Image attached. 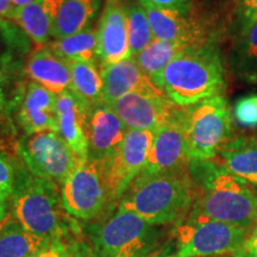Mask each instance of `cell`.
Masks as SVG:
<instances>
[{"instance_id":"obj_20","label":"cell","mask_w":257,"mask_h":257,"mask_svg":"<svg viewBox=\"0 0 257 257\" xmlns=\"http://www.w3.org/2000/svg\"><path fill=\"white\" fill-rule=\"evenodd\" d=\"M27 73L32 82L56 95L72 89L68 62L55 55L48 47L42 48L29 59Z\"/></svg>"},{"instance_id":"obj_40","label":"cell","mask_w":257,"mask_h":257,"mask_svg":"<svg viewBox=\"0 0 257 257\" xmlns=\"http://www.w3.org/2000/svg\"><path fill=\"white\" fill-rule=\"evenodd\" d=\"M219 257H239L238 253H236V255H225V256H219Z\"/></svg>"},{"instance_id":"obj_26","label":"cell","mask_w":257,"mask_h":257,"mask_svg":"<svg viewBox=\"0 0 257 257\" xmlns=\"http://www.w3.org/2000/svg\"><path fill=\"white\" fill-rule=\"evenodd\" d=\"M233 67L240 78L257 82V21L242 25L233 51Z\"/></svg>"},{"instance_id":"obj_31","label":"cell","mask_w":257,"mask_h":257,"mask_svg":"<svg viewBox=\"0 0 257 257\" xmlns=\"http://www.w3.org/2000/svg\"><path fill=\"white\" fill-rule=\"evenodd\" d=\"M16 170L15 163L6 154L0 152V204H6L11 198L15 188Z\"/></svg>"},{"instance_id":"obj_6","label":"cell","mask_w":257,"mask_h":257,"mask_svg":"<svg viewBox=\"0 0 257 257\" xmlns=\"http://www.w3.org/2000/svg\"><path fill=\"white\" fill-rule=\"evenodd\" d=\"M186 149L191 162L216 161L232 136V114L223 95L182 108Z\"/></svg>"},{"instance_id":"obj_2","label":"cell","mask_w":257,"mask_h":257,"mask_svg":"<svg viewBox=\"0 0 257 257\" xmlns=\"http://www.w3.org/2000/svg\"><path fill=\"white\" fill-rule=\"evenodd\" d=\"M199 195L191 169L140 175L120 198L118 206L150 224L176 225L189 216Z\"/></svg>"},{"instance_id":"obj_15","label":"cell","mask_w":257,"mask_h":257,"mask_svg":"<svg viewBox=\"0 0 257 257\" xmlns=\"http://www.w3.org/2000/svg\"><path fill=\"white\" fill-rule=\"evenodd\" d=\"M98 57L104 66L133 57L128 47L126 16L120 0H106L98 29Z\"/></svg>"},{"instance_id":"obj_18","label":"cell","mask_w":257,"mask_h":257,"mask_svg":"<svg viewBox=\"0 0 257 257\" xmlns=\"http://www.w3.org/2000/svg\"><path fill=\"white\" fill-rule=\"evenodd\" d=\"M57 95L37 83L28 86L19 110V121L28 136L47 131H59Z\"/></svg>"},{"instance_id":"obj_1","label":"cell","mask_w":257,"mask_h":257,"mask_svg":"<svg viewBox=\"0 0 257 257\" xmlns=\"http://www.w3.org/2000/svg\"><path fill=\"white\" fill-rule=\"evenodd\" d=\"M199 195L189 216L251 231L257 225V191L216 161L191 162Z\"/></svg>"},{"instance_id":"obj_8","label":"cell","mask_w":257,"mask_h":257,"mask_svg":"<svg viewBox=\"0 0 257 257\" xmlns=\"http://www.w3.org/2000/svg\"><path fill=\"white\" fill-rule=\"evenodd\" d=\"M64 210L72 218L92 220L111 204L104 161H80L60 188Z\"/></svg>"},{"instance_id":"obj_5","label":"cell","mask_w":257,"mask_h":257,"mask_svg":"<svg viewBox=\"0 0 257 257\" xmlns=\"http://www.w3.org/2000/svg\"><path fill=\"white\" fill-rule=\"evenodd\" d=\"M250 231L230 224L188 216L174 225L161 257H219L245 249Z\"/></svg>"},{"instance_id":"obj_16","label":"cell","mask_w":257,"mask_h":257,"mask_svg":"<svg viewBox=\"0 0 257 257\" xmlns=\"http://www.w3.org/2000/svg\"><path fill=\"white\" fill-rule=\"evenodd\" d=\"M127 128L111 106L91 108L88 117V157L105 161L114 155L123 143Z\"/></svg>"},{"instance_id":"obj_4","label":"cell","mask_w":257,"mask_h":257,"mask_svg":"<svg viewBox=\"0 0 257 257\" xmlns=\"http://www.w3.org/2000/svg\"><path fill=\"white\" fill-rule=\"evenodd\" d=\"M10 199L14 220L32 233L51 239L76 231L72 217L64 210L57 185L34 175L27 167L17 172Z\"/></svg>"},{"instance_id":"obj_27","label":"cell","mask_w":257,"mask_h":257,"mask_svg":"<svg viewBox=\"0 0 257 257\" xmlns=\"http://www.w3.org/2000/svg\"><path fill=\"white\" fill-rule=\"evenodd\" d=\"M188 46L176 42H165L154 40L146 49L135 56L140 68L154 79L162 72L168 64L179 56L182 51L188 49Z\"/></svg>"},{"instance_id":"obj_37","label":"cell","mask_w":257,"mask_h":257,"mask_svg":"<svg viewBox=\"0 0 257 257\" xmlns=\"http://www.w3.org/2000/svg\"><path fill=\"white\" fill-rule=\"evenodd\" d=\"M36 2V0H12V5H14V9H19V8H24L31 3Z\"/></svg>"},{"instance_id":"obj_22","label":"cell","mask_w":257,"mask_h":257,"mask_svg":"<svg viewBox=\"0 0 257 257\" xmlns=\"http://www.w3.org/2000/svg\"><path fill=\"white\" fill-rule=\"evenodd\" d=\"M102 4L104 0H63L53 37L61 40L89 28L100 12Z\"/></svg>"},{"instance_id":"obj_44","label":"cell","mask_w":257,"mask_h":257,"mask_svg":"<svg viewBox=\"0 0 257 257\" xmlns=\"http://www.w3.org/2000/svg\"><path fill=\"white\" fill-rule=\"evenodd\" d=\"M251 255H252V253H251ZM253 256V255H252ZM253 257H256V256H253Z\"/></svg>"},{"instance_id":"obj_13","label":"cell","mask_w":257,"mask_h":257,"mask_svg":"<svg viewBox=\"0 0 257 257\" xmlns=\"http://www.w3.org/2000/svg\"><path fill=\"white\" fill-rule=\"evenodd\" d=\"M146 10L154 40L176 42L188 47H199L206 43V35L198 22L189 17L188 11L157 8L142 3Z\"/></svg>"},{"instance_id":"obj_43","label":"cell","mask_w":257,"mask_h":257,"mask_svg":"<svg viewBox=\"0 0 257 257\" xmlns=\"http://www.w3.org/2000/svg\"><path fill=\"white\" fill-rule=\"evenodd\" d=\"M2 225H3V223H2V224H0V227H2Z\"/></svg>"},{"instance_id":"obj_34","label":"cell","mask_w":257,"mask_h":257,"mask_svg":"<svg viewBox=\"0 0 257 257\" xmlns=\"http://www.w3.org/2000/svg\"><path fill=\"white\" fill-rule=\"evenodd\" d=\"M245 250L257 257V225L255 229L251 231V233H250L248 240H246Z\"/></svg>"},{"instance_id":"obj_25","label":"cell","mask_w":257,"mask_h":257,"mask_svg":"<svg viewBox=\"0 0 257 257\" xmlns=\"http://www.w3.org/2000/svg\"><path fill=\"white\" fill-rule=\"evenodd\" d=\"M48 48L55 55L66 61L94 62L98 56V30L89 27L72 36L51 42Z\"/></svg>"},{"instance_id":"obj_21","label":"cell","mask_w":257,"mask_h":257,"mask_svg":"<svg viewBox=\"0 0 257 257\" xmlns=\"http://www.w3.org/2000/svg\"><path fill=\"white\" fill-rule=\"evenodd\" d=\"M217 159L216 162L233 175L257 186V136L231 138Z\"/></svg>"},{"instance_id":"obj_9","label":"cell","mask_w":257,"mask_h":257,"mask_svg":"<svg viewBox=\"0 0 257 257\" xmlns=\"http://www.w3.org/2000/svg\"><path fill=\"white\" fill-rule=\"evenodd\" d=\"M18 150L32 174L60 186L81 161L55 131L30 135Z\"/></svg>"},{"instance_id":"obj_32","label":"cell","mask_w":257,"mask_h":257,"mask_svg":"<svg viewBox=\"0 0 257 257\" xmlns=\"http://www.w3.org/2000/svg\"><path fill=\"white\" fill-rule=\"evenodd\" d=\"M238 14L243 25L255 21L257 16V0H240Z\"/></svg>"},{"instance_id":"obj_39","label":"cell","mask_w":257,"mask_h":257,"mask_svg":"<svg viewBox=\"0 0 257 257\" xmlns=\"http://www.w3.org/2000/svg\"><path fill=\"white\" fill-rule=\"evenodd\" d=\"M238 256H239V257H253V256L251 255V253L246 251L245 249L242 250V251H240V252H238Z\"/></svg>"},{"instance_id":"obj_24","label":"cell","mask_w":257,"mask_h":257,"mask_svg":"<svg viewBox=\"0 0 257 257\" xmlns=\"http://www.w3.org/2000/svg\"><path fill=\"white\" fill-rule=\"evenodd\" d=\"M67 62L72 75V91L89 108L102 104V78L95 62L76 60Z\"/></svg>"},{"instance_id":"obj_11","label":"cell","mask_w":257,"mask_h":257,"mask_svg":"<svg viewBox=\"0 0 257 257\" xmlns=\"http://www.w3.org/2000/svg\"><path fill=\"white\" fill-rule=\"evenodd\" d=\"M191 161L186 149V137L182 110L174 113L154 133V141L146 168L141 175H155L162 173L187 169Z\"/></svg>"},{"instance_id":"obj_35","label":"cell","mask_w":257,"mask_h":257,"mask_svg":"<svg viewBox=\"0 0 257 257\" xmlns=\"http://www.w3.org/2000/svg\"><path fill=\"white\" fill-rule=\"evenodd\" d=\"M12 10H14L12 0H0V16L8 17Z\"/></svg>"},{"instance_id":"obj_17","label":"cell","mask_w":257,"mask_h":257,"mask_svg":"<svg viewBox=\"0 0 257 257\" xmlns=\"http://www.w3.org/2000/svg\"><path fill=\"white\" fill-rule=\"evenodd\" d=\"M102 78V104L113 105L118 99L137 91H153L157 87L153 80L140 68L135 57L119 63L104 66Z\"/></svg>"},{"instance_id":"obj_36","label":"cell","mask_w":257,"mask_h":257,"mask_svg":"<svg viewBox=\"0 0 257 257\" xmlns=\"http://www.w3.org/2000/svg\"><path fill=\"white\" fill-rule=\"evenodd\" d=\"M4 81H5L4 74H3V69H2V67H0V105L4 102V99H5V96H4Z\"/></svg>"},{"instance_id":"obj_14","label":"cell","mask_w":257,"mask_h":257,"mask_svg":"<svg viewBox=\"0 0 257 257\" xmlns=\"http://www.w3.org/2000/svg\"><path fill=\"white\" fill-rule=\"evenodd\" d=\"M57 123L59 135L80 160H87L89 106L72 89L57 95Z\"/></svg>"},{"instance_id":"obj_7","label":"cell","mask_w":257,"mask_h":257,"mask_svg":"<svg viewBox=\"0 0 257 257\" xmlns=\"http://www.w3.org/2000/svg\"><path fill=\"white\" fill-rule=\"evenodd\" d=\"M162 231L134 212L118 206L93 237L94 257H150L159 248Z\"/></svg>"},{"instance_id":"obj_42","label":"cell","mask_w":257,"mask_h":257,"mask_svg":"<svg viewBox=\"0 0 257 257\" xmlns=\"http://www.w3.org/2000/svg\"><path fill=\"white\" fill-rule=\"evenodd\" d=\"M255 21H257V16H256V18H255Z\"/></svg>"},{"instance_id":"obj_28","label":"cell","mask_w":257,"mask_h":257,"mask_svg":"<svg viewBox=\"0 0 257 257\" xmlns=\"http://www.w3.org/2000/svg\"><path fill=\"white\" fill-rule=\"evenodd\" d=\"M124 10L125 16H126L130 54L131 56L135 57L154 41L153 31L146 10L140 3V0L138 3L130 2L127 4H124Z\"/></svg>"},{"instance_id":"obj_30","label":"cell","mask_w":257,"mask_h":257,"mask_svg":"<svg viewBox=\"0 0 257 257\" xmlns=\"http://www.w3.org/2000/svg\"><path fill=\"white\" fill-rule=\"evenodd\" d=\"M233 115L237 123L245 127L257 126V94L244 95L233 106Z\"/></svg>"},{"instance_id":"obj_38","label":"cell","mask_w":257,"mask_h":257,"mask_svg":"<svg viewBox=\"0 0 257 257\" xmlns=\"http://www.w3.org/2000/svg\"><path fill=\"white\" fill-rule=\"evenodd\" d=\"M8 216V206L6 204H0V224L4 223Z\"/></svg>"},{"instance_id":"obj_29","label":"cell","mask_w":257,"mask_h":257,"mask_svg":"<svg viewBox=\"0 0 257 257\" xmlns=\"http://www.w3.org/2000/svg\"><path fill=\"white\" fill-rule=\"evenodd\" d=\"M29 257H94L93 249L73 234L51 238Z\"/></svg>"},{"instance_id":"obj_10","label":"cell","mask_w":257,"mask_h":257,"mask_svg":"<svg viewBox=\"0 0 257 257\" xmlns=\"http://www.w3.org/2000/svg\"><path fill=\"white\" fill-rule=\"evenodd\" d=\"M153 141V131L127 130L123 143L114 155L104 161L112 201L120 200L135 180L142 174Z\"/></svg>"},{"instance_id":"obj_23","label":"cell","mask_w":257,"mask_h":257,"mask_svg":"<svg viewBox=\"0 0 257 257\" xmlns=\"http://www.w3.org/2000/svg\"><path fill=\"white\" fill-rule=\"evenodd\" d=\"M49 240L24 229L16 220L4 221L0 227V257H29Z\"/></svg>"},{"instance_id":"obj_41","label":"cell","mask_w":257,"mask_h":257,"mask_svg":"<svg viewBox=\"0 0 257 257\" xmlns=\"http://www.w3.org/2000/svg\"><path fill=\"white\" fill-rule=\"evenodd\" d=\"M150 257H161V256H157V255H154V256H150Z\"/></svg>"},{"instance_id":"obj_3","label":"cell","mask_w":257,"mask_h":257,"mask_svg":"<svg viewBox=\"0 0 257 257\" xmlns=\"http://www.w3.org/2000/svg\"><path fill=\"white\" fill-rule=\"evenodd\" d=\"M153 82L173 104L188 107L221 95L226 85L225 67L217 48L205 43L182 51Z\"/></svg>"},{"instance_id":"obj_19","label":"cell","mask_w":257,"mask_h":257,"mask_svg":"<svg viewBox=\"0 0 257 257\" xmlns=\"http://www.w3.org/2000/svg\"><path fill=\"white\" fill-rule=\"evenodd\" d=\"M62 3L63 0H36L24 8L14 9L8 18L16 22L35 43L44 46L53 37Z\"/></svg>"},{"instance_id":"obj_12","label":"cell","mask_w":257,"mask_h":257,"mask_svg":"<svg viewBox=\"0 0 257 257\" xmlns=\"http://www.w3.org/2000/svg\"><path fill=\"white\" fill-rule=\"evenodd\" d=\"M111 107L127 130L155 131L174 113L176 105L160 88L137 91L118 99Z\"/></svg>"},{"instance_id":"obj_33","label":"cell","mask_w":257,"mask_h":257,"mask_svg":"<svg viewBox=\"0 0 257 257\" xmlns=\"http://www.w3.org/2000/svg\"><path fill=\"white\" fill-rule=\"evenodd\" d=\"M142 3L157 6V8L179 10V11H188L192 0H140Z\"/></svg>"}]
</instances>
